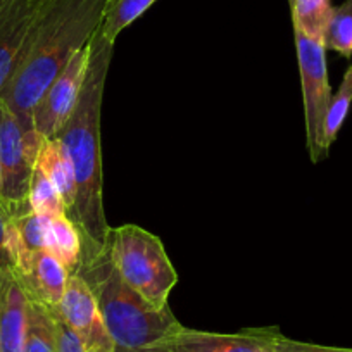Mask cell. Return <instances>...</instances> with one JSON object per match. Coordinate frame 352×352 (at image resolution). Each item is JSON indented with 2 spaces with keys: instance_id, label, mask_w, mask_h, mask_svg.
<instances>
[{
  "instance_id": "1",
  "label": "cell",
  "mask_w": 352,
  "mask_h": 352,
  "mask_svg": "<svg viewBox=\"0 0 352 352\" xmlns=\"http://www.w3.org/2000/svg\"><path fill=\"white\" fill-rule=\"evenodd\" d=\"M113 50L114 43L100 33V28L97 30L90 40L87 76L80 99L69 120L56 135L76 176V201L67 218L80 230L83 239L81 252L104 249L111 230L104 211L100 118Z\"/></svg>"
},
{
  "instance_id": "2",
  "label": "cell",
  "mask_w": 352,
  "mask_h": 352,
  "mask_svg": "<svg viewBox=\"0 0 352 352\" xmlns=\"http://www.w3.org/2000/svg\"><path fill=\"white\" fill-rule=\"evenodd\" d=\"M111 0H49L0 100L33 128L32 114L57 74L90 43ZM35 130V128H33Z\"/></svg>"
},
{
  "instance_id": "3",
  "label": "cell",
  "mask_w": 352,
  "mask_h": 352,
  "mask_svg": "<svg viewBox=\"0 0 352 352\" xmlns=\"http://www.w3.org/2000/svg\"><path fill=\"white\" fill-rule=\"evenodd\" d=\"M73 273L96 296L114 352H164L166 340L184 328L169 306H152L123 282L106 247L81 252Z\"/></svg>"
},
{
  "instance_id": "4",
  "label": "cell",
  "mask_w": 352,
  "mask_h": 352,
  "mask_svg": "<svg viewBox=\"0 0 352 352\" xmlns=\"http://www.w3.org/2000/svg\"><path fill=\"white\" fill-rule=\"evenodd\" d=\"M106 249L116 272L131 290L152 306H168L178 273L159 236L138 225L111 226Z\"/></svg>"
},
{
  "instance_id": "5",
  "label": "cell",
  "mask_w": 352,
  "mask_h": 352,
  "mask_svg": "<svg viewBox=\"0 0 352 352\" xmlns=\"http://www.w3.org/2000/svg\"><path fill=\"white\" fill-rule=\"evenodd\" d=\"M297 66L304 100V124H306V147L311 161H323L328 152L323 145V123L331 99L328 80L327 49L323 40L311 38L300 30L294 28Z\"/></svg>"
},
{
  "instance_id": "6",
  "label": "cell",
  "mask_w": 352,
  "mask_h": 352,
  "mask_svg": "<svg viewBox=\"0 0 352 352\" xmlns=\"http://www.w3.org/2000/svg\"><path fill=\"white\" fill-rule=\"evenodd\" d=\"M43 138L33 128H26L19 118L0 100V166L2 197L21 214L32 211L28 188Z\"/></svg>"
},
{
  "instance_id": "7",
  "label": "cell",
  "mask_w": 352,
  "mask_h": 352,
  "mask_svg": "<svg viewBox=\"0 0 352 352\" xmlns=\"http://www.w3.org/2000/svg\"><path fill=\"white\" fill-rule=\"evenodd\" d=\"M90 43L66 64L47 88L32 114V124L42 138H56L76 107L87 76Z\"/></svg>"
},
{
  "instance_id": "8",
  "label": "cell",
  "mask_w": 352,
  "mask_h": 352,
  "mask_svg": "<svg viewBox=\"0 0 352 352\" xmlns=\"http://www.w3.org/2000/svg\"><path fill=\"white\" fill-rule=\"evenodd\" d=\"M57 313L80 335L88 352H114V342L104 324L99 304L81 276L71 273Z\"/></svg>"
},
{
  "instance_id": "9",
  "label": "cell",
  "mask_w": 352,
  "mask_h": 352,
  "mask_svg": "<svg viewBox=\"0 0 352 352\" xmlns=\"http://www.w3.org/2000/svg\"><path fill=\"white\" fill-rule=\"evenodd\" d=\"M282 331L276 327L214 333L184 327L164 344L166 352H273Z\"/></svg>"
},
{
  "instance_id": "10",
  "label": "cell",
  "mask_w": 352,
  "mask_h": 352,
  "mask_svg": "<svg viewBox=\"0 0 352 352\" xmlns=\"http://www.w3.org/2000/svg\"><path fill=\"white\" fill-rule=\"evenodd\" d=\"M49 0H9L0 9V96L14 74Z\"/></svg>"
},
{
  "instance_id": "11",
  "label": "cell",
  "mask_w": 352,
  "mask_h": 352,
  "mask_svg": "<svg viewBox=\"0 0 352 352\" xmlns=\"http://www.w3.org/2000/svg\"><path fill=\"white\" fill-rule=\"evenodd\" d=\"M14 272L30 299L50 309L59 306L71 276L69 270L47 249L30 254Z\"/></svg>"
},
{
  "instance_id": "12",
  "label": "cell",
  "mask_w": 352,
  "mask_h": 352,
  "mask_svg": "<svg viewBox=\"0 0 352 352\" xmlns=\"http://www.w3.org/2000/svg\"><path fill=\"white\" fill-rule=\"evenodd\" d=\"M30 297L12 266H0V352H25Z\"/></svg>"
},
{
  "instance_id": "13",
  "label": "cell",
  "mask_w": 352,
  "mask_h": 352,
  "mask_svg": "<svg viewBox=\"0 0 352 352\" xmlns=\"http://www.w3.org/2000/svg\"><path fill=\"white\" fill-rule=\"evenodd\" d=\"M36 166L56 185L67 216L76 201V176H74V168L66 151L57 138H43L38 155H36Z\"/></svg>"
},
{
  "instance_id": "14",
  "label": "cell",
  "mask_w": 352,
  "mask_h": 352,
  "mask_svg": "<svg viewBox=\"0 0 352 352\" xmlns=\"http://www.w3.org/2000/svg\"><path fill=\"white\" fill-rule=\"evenodd\" d=\"M47 250L52 252L71 273L78 268L83 250V239L78 226L66 214L49 218Z\"/></svg>"
},
{
  "instance_id": "15",
  "label": "cell",
  "mask_w": 352,
  "mask_h": 352,
  "mask_svg": "<svg viewBox=\"0 0 352 352\" xmlns=\"http://www.w3.org/2000/svg\"><path fill=\"white\" fill-rule=\"evenodd\" d=\"M25 352H56V323L52 309L30 299Z\"/></svg>"
},
{
  "instance_id": "16",
  "label": "cell",
  "mask_w": 352,
  "mask_h": 352,
  "mask_svg": "<svg viewBox=\"0 0 352 352\" xmlns=\"http://www.w3.org/2000/svg\"><path fill=\"white\" fill-rule=\"evenodd\" d=\"M292 26L311 38L323 40V33L330 21L331 0H289Z\"/></svg>"
},
{
  "instance_id": "17",
  "label": "cell",
  "mask_w": 352,
  "mask_h": 352,
  "mask_svg": "<svg viewBox=\"0 0 352 352\" xmlns=\"http://www.w3.org/2000/svg\"><path fill=\"white\" fill-rule=\"evenodd\" d=\"M155 2L157 0H111L100 25V33L109 42L116 43L121 32L145 14Z\"/></svg>"
},
{
  "instance_id": "18",
  "label": "cell",
  "mask_w": 352,
  "mask_h": 352,
  "mask_svg": "<svg viewBox=\"0 0 352 352\" xmlns=\"http://www.w3.org/2000/svg\"><path fill=\"white\" fill-rule=\"evenodd\" d=\"M352 106V66L345 69L344 78L340 81V87L337 92L331 94L330 104H328L327 116L323 123V145L327 152H330L331 145L337 140L338 131L344 126L345 118Z\"/></svg>"
},
{
  "instance_id": "19",
  "label": "cell",
  "mask_w": 352,
  "mask_h": 352,
  "mask_svg": "<svg viewBox=\"0 0 352 352\" xmlns=\"http://www.w3.org/2000/svg\"><path fill=\"white\" fill-rule=\"evenodd\" d=\"M323 45L345 59L352 57V0H344L340 6L333 8L323 33Z\"/></svg>"
},
{
  "instance_id": "20",
  "label": "cell",
  "mask_w": 352,
  "mask_h": 352,
  "mask_svg": "<svg viewBox=\"0 0 352 352\" xmlns=\"http://www.w3.org/2000/svg\"><path fill=\"white\" fill-rule=\"evenodd\" d=\"M28 204L33 212L49 216V218L66 214L63 199H60L56 185L49 180V176H47L36 164L35 168H33L32 180H30Z\"/></svg>"
},
{
  "instance_id": "21",
  "label": "cell",
  "mask_w": 352,
  "mask_h": 352,
  "mask_svg": "<svg viewBox=\"0 0 352 352\" xmlns=\"http://www.w3.org/2000/svg\"><path fill=\"white\" fill-rule=\"evenodd\" d=\"M54 323H56V352H88L80 335L66 323L63 316L54 307Z\"/></svg>"
},
{
  "instance_id": "22",
  "label": "cell",
  "mask_w": 352,
  "mask_h": 352,
  "mask_svg": "<svg viewBox=\"0 0 352 352\" xmlns=\"http://www.w3.org/2000/svg\"><path fill=\"white\" fill-rule=\"evenodd\" d=\"M14 216H21V212L14 206L9 204L4 197H0V266H11L8 240L9 228H11V221Z\"/></svg>"
},
{
  "instance_id": "23",
  "label": "cell",
  "mask_w": 352,
  "mask_h": 352,
  "mask_svg": "<svg viewBox=\"0 0 352 352\" xmlns=\"http://www.w3.org/2000/svg\"><path fill=\"white\" fill-rule=\"evenodd\" d=\"M273 352H352L351 347H331V345L309 344V342H299L287 338L285 335L278 338L276 347Z\"/></svg>"
},
{
  "instance_id": "24",
  "label": "cell",
  "mask_w": 352,
  "mask_h": 352,
  "mask_svg": "<svg viewBox=\"0 0 352 352\" xmlns=\"http://www.w3.org/2000/svg\"><path fill=\"white\" fill-rule=\"evenodd\" d=\"M0 197H2V166H0Z\"/></svg>"
},
{
  "instance_id": "25",
  "label": "cell",
  "mask_w": 352,
  "mask_h": 352,
  "mask_svg": "<svg viewBox=\"0 0 352 352\" xmlns=\"http://www.w3.org/2000/svg\"><path fill=\"white\" fill-rule=\"evenodd\" d=\"M8 2H9V0H0V9L4 8V6H6V4H8Z\"/></svg>"
}]
</instances>
